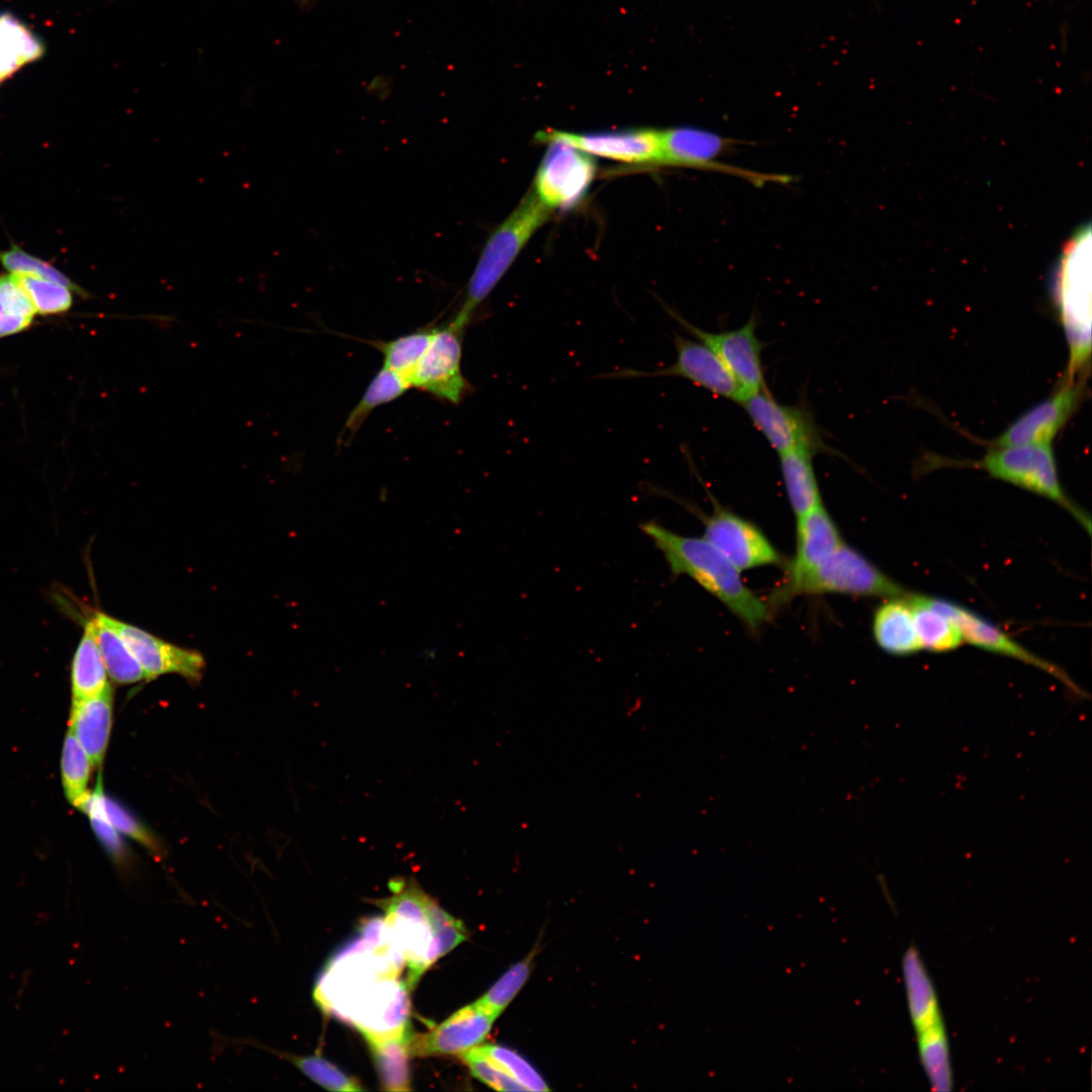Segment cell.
<instances>
[{
	"instance_id": "1",
	"label": "cell",
	"mask_w": 1092,
	"mask_h": 1092,
	"mask_svg": "<svg viewBox=\"0 0 1092 1092\" xmlns=\"http://www.w3.org/2000/svg\"><path fill=\"white\" fill-rule=\"evenodd\" d=\"M640 529L663 554L672 575L691 577L754 632L768 621L769 604L744 583L741 571L705 538L679 535L656 521L644 522Z\"/></svg>"
},
{
	"instance_id": "2",
	"label": "cell",
	"mask_w": 1092,
	"mask_h": 1092,
	"mask_svg": "<svg viewBox=\"0 0 1092 1092\" xmlns=\"http://www.w3.org/2000/svg\"><path fill=\"white\" fill-rule=\"evenodd\" d=\"M551 210L531 190L487 238L469 278L464 300L452 320L467 328L533 235L549 219Z\"/></svg>"
},
{
	"instance_id": "3",
	"label": "cell",
	"mask_w": 1092,
	"mask_h": 1092,
	"mask_svg": "<svg viewBox=\"0 0 1092 1092\" xmlns=\"http://www.w3.org/2000/svg\"><path fill=\"white\" fill-rule=\"evenodd\" d=\"M827 594L890 599L906 597L911 592L843 542L811 570L796 578L785 579L774 593L769 606L782 605L797 596Z\"/></svg>"
},
{
	"instance_id": "4",
	"label": "cell",
	"mask_w": 1092,
	"mask_h": 1092,
	"mask_svg": "<svg viewBox=\"0 0 1092 1092\" xmlns=\"http://www.w3.org/2000/svg\"><path fill=\"white\" fill-rule=\"evenodd\" d=\"M977 466L994 478L1056 503L1090 533L1089 516L1070 499L1061 484L1050 444L994 447Z\"/></svg>"
},
{
	"instance_id": "5",
	"label": "cell",
	"mask_w": 1092,
	"mask_h": 1092,
	"mask_svg": "<svg viewBox=\"0 0 1092 1092\" xmlns=\"http://www.w3.org/2000/svg\"><path fill=\"white\" fill-rule=\"evenodd\" d=\"M1089 232L1076 237L1062 257L1058 274V300L1070 346V372L1082 367L1090 355Z\"/></svg>"
},
{
	"instance_id": "6",
	"label": "cell",
	"mask_w": 1092,
	"mask_h": 1092,
	"mask_svg": "<svg viewBox=\"0 0 1092 1092\" xmlns=\"http://www.w3.org/2000/svg\"><path fill=\"white\" fill-rule=\"evenodd\" d=\"M430 896L419 884L411 879L394 895L384 900L385 928L407 962L408 985L419 979L436 960L440 958L427 913Z\"/></svg>"
},
{
	"instance_id": "7",
	"label": "cell",
	"mask_w": 1092,
	"mask_h": 1092,
	"mask_svg": "<svg viewBox=\"0 0 1092 1092\" xmlns=\"http://www.w3.org/2000/svg\"><path fill=\"white\" fill-rule=\"evenodd\" d=\"M465 330L452 318L436 326L424 355L408 378L411 388L455 405L471 392L472 386L462 371Z\"/></svg>"
},
{
	"instance_id": "8",
	"label": "cell",
	"mask_w": 1092,
	"mask_h": 1092,
	"mask_svg": "<svg viewBox=\"0 0 1092 1092\" xmlns=\"http://www.w3.org/2000/svg\"><path fill=\"white\" fill-rule=\"evenodd\" d=\"M740 404L779 455L796 448H806L814 454L833 452L806 406L781 403L767 388L747 395Z\"/></svg>"
},
{
	"instance_id": "9",
	"label": "cell",
	"mask_w": 1092,
	"mask_h": 1092,
	"mask_svg": "<svg viewBox=\"0 0 1092 1092\" xmlns=\"http://www.w3.org/2000/svg\"><path fill=\"white\" fill-rule=\"evenodd\" d=\"M660 144L659 165L717 171L743 178L754 185L790 181V177L786 175L758 173L720 163L718 158L733 147L736 141L715 131L693 126L670 127L660 130Z\"/></svg>"
},
{
	"instance_id": "10",
	"label": "cell",
	"mask_w": 1092,
	"mask_h": 1092,
	"mask_svg": "<svg viewBox=\"0 0 1092 1092\" xmlns=\"http://www.w3.org/2000/svg\"><path fill=\"white\" fill-rule=\"evenodd\" d=\"M534 178L533 193L549 210L567 209L582 200L596 175L590 155L551 142Z\"/></svg>"
},
{
	"instance_id": "11",
	"label": "cell",
	"mask_w": 1092,
	"mask_h": 1092,
	"mask_svg": "<svg viewBox=\"0 0 1092 1092\" xmlns=\"http://www.w3.org/2000/svg\"><path fill=\"white\" fill-rule=\"evenodd\" d=\"M675 361L661 369L641 371L631 368L609 372L600 378H642L669 376L687 379L712 394L738 403L743 399L742 390L725 364L706 344L689 340L673 333Z\"/></svg>"
},
{
	"instance_id": "12",
	"label": "cell",
	"mask_w": 1092,
	"mask_h": 1092,
	"mask_svg": "<svg viewBox=\"0 0 1092 1092\" xmlns=\"http://www.w3.org/2000/svg\"><path fill=\"white\" fill-rule=\"evenodd\" d=\"M668 313L695 339L716 353L739 384L743 398L766 389L761 357L763 345L756 335L755 315H751L738 329L711 333L694 326L671 309H668Z\"/></svg>"
},
{
	"instance_id": "13",
	"label": "cell",
	"mask_w": 1092,
	"mask_h": 1092,
	"mask_svg": "<svg viewBox=\"0 0 1092 1092\" xmlns=\"http://www.w3.org/2000/svg\"><path fill=\"white\" fill-rule=\"evenodd\" d=\"M739 571L786 561L766 535L752 522L720 507L704 519V536Z\"/></svg>"
},
{
	"instance_id": "14",
	"label": "cell",
	"mask_w": 1092,
	"mask_h": 1092,
	"mask_svg": "<svg viewBox=\"0 0 1092 1092\" xmlns=\"http://www.w3.org/2000/svg\"><path fill=\"white\" fill-rule=\"evenodd\" d=\"M541 143L559 142L588 155L634 165H659L661 156L660 130L636 128L600 132L540 131Z\"/></svg>"
},
{
	"instance_id": "15",
	"label": "cell",
	"mask_w": 1092,
	"mask_h": 1092,
	"mask_svg": "<svg viewBox=\"0 0 1092 1092\" xmlns=\"http://www.w3.org/2000/svg\"><path fill=\"white\" fill-rule=\"evenodd\" d=\"M110 622L140 663L146 679L168 673L191 680L201 678L205 660L199 651L173 644L111 616Z\"/></svg>"
},
{
	"instance_id": "16",
	"label": "cell",
	"mask_w": 1092,
	"mask_h": 1092,
	"mask_svg": "<svg viewBox=\"0 0 1092 1092\" xmlns=\"http://www.w3.org/2000/svg\"><path fill=\"white\" fill-rule=\"evenodd\" d=\"M928 599L934 608L957 625L964 642L1038 667L1074 687L1061 668L1025 648L988 619L956 602L933 597Z\"/></svg>"
},
{
	"instance_id": "17",
	"label": "cell",
	"mask_w": 1092,
	"mask_h": 1092,
	"mask_svg": "<svg viewBox=\"0 0 1092 1092\" xmlns=\"http://www.w3.org/2000/svg\"><path fill=\"white\" fill-rule=\"evenodd\" d=\"M495 1018L474 1002L459 1009L429 1032L410 1037V1053L419 1057L460 1055L485 1039Z\"/></svg>"
},
{
	"instance_id": "18",
	"label": "cell",
	"mask_w": 1092,
	"mask_h": 1092,
	"mask_svg": "<svg viewBox=\"0 0 1092 1092\" xmlns=\"http://www.w3.org/2000/svg\"><path fill=\"white\" fill-rule=\"evenodd\" d=\"M1080 387L1071 382L1017 418L996 440L994 447L1051 444L1075 412Z\"/></svg>"
},
{
	"instance_id": "19",
	"label": "cell",
	"mask_w": 1092,
	"mask_h": 1092,
	"mask_svg": "<svg viewBox=\"0 0 1092 1092\" xmlns=\"http://www.w3.org/2000/svg\"><path fill=\"white\" fill-rule=\"evenodd\" d=\"M796 518V552L785 566V579L796 578L811 570L844 542L823 503Z\"/></svg>"
},
{
	"instance_id": "20",
	"label": "cell",
	"mask_w": 1092,
	"mask_h": 1092,
	"mask_svg": "<svg viewBox=\"0 0 1092 1092\" xmlns=\"http://www.w3.org/2000/svg\"><path fill=\"white\" fill-rule=\"evenodd\" d=\"M112 706L111 686L96 696L72 701L69 730L93 766H99L104 759L112 727Z\"/></svg>"
},
{
	"instance_id": "21",
	"label": "cell",
	"mask_w": 1092,
	"mask_h": 1092,
	"mask_svg": "<svg viewBox=\"0 0 1092 1092\" xmlns=\"http://www.w3.org/2000/svg\"><path fill=\"white\" fill-rule=\"evenodd\" d=\"M911 594L906 597L884 599L874 611L872 620L874 640L888 654L906 656L921 650L909 599Z\"/></svg>"
},
{
	"instance_id": "22",
	"label": "cell",
	"mask_w": 1092,
	"mask_h": 1092,
	"mask_svg": "<svg viewBox=\"0 0 1092 1092\" xmlns=\"http://www.w3.org/2000/svg\"><path fill=\"white\" fill-rule=\"evenodd\" d=\"M902 972L907 1006L915 1033L942 1024L934 986L914 946H909L903 956Z\"/></svg>"
},
{
	"instance_id": "23",
	"label": "cell",
	"mask_w": 1092,
	"mask_h": 1092,
	"mask_svg": "<svg viewBox=\"0 0 1092 1092\" xmlns=\"http://www.w3.org/2000/svg\"><path fill=\"white\" fill-rule=\"evenodd\" d=\"M814 455L806 448H796L779 455L785 489L796 517L822 503L813 465Z\"/></svg>"
},
{
	"instance_id": "24",
	"label": "cell",
	"mask_w": 1092,
	"mask_h": 1092,
	"mask_svg": "<svg viewBox=\"0 0 1092 1092\" xmlns=\"http://www.w3.org/2000/svg\"><path fill=\"white\" fill-rule=\"evenodd\" d=\"M95 637L90 616L83 621V633L76 646L71 665L73 700L96 696L110 684Z\"/></svg>"
},
{
	"instance_id": "25",
	"label": "cell",
	"mask_w": 1092,
	"mask_h": 1092,
	"mask_svg": "<svg viewBox=\"0 0 1092 1092\" xmlns=\"http://www.w3.org/2000/svg\"><path fill=\"white\" fill-rule=\"evenodd\" d=\"M90 618L108 676L119 685L146 679L140 663L112 626L110 616L94 610Z\"/></svg>"
},
{
	"instance_id": "26",
	"label": "cell",
	"mask_w": 1092,
	"mask_h": 1092,
	"mask_svg": "<svg viewBox=\"0 0 1092 1092\" xmlns=\"http://www.w3.org/2000/svg\"><path fill=\"white\" fill-rule=\"evenodd\" d=\"M915 631L921 646L931 652H947L965 642L957 625L934 608L927 596L912 593L909 597Z\"/></svg>"
},
{
	"instance_id": "27",
	"label": "cell",
	"mask_w": 1092,
	"mask_h": 1092,
	"mask_svg": "<svg viewBox=\"0 0 1092 1092\" xmlns=\"http://www.w3.org/2000/svg\"><path fill=\"white\" fill-rule=\"evenodd\" d=\"M410 388L411 385L404 377L382 367L375 373L350 412L340 435L341 440L349 443L375 408L397 399Z\"/></svg>"
},
{
	"instance_id": "28",
	"label": "cell",
	"mask_w": 1092,
	"mask_h": 1092,
	"mask_svg": "<svg viewBox=\"0 0 1092 1092\" xmlns=\"http://www.w3.org/2000/svg\"><path fill=\"white\" fill-rule=\"evenodd\" d=\"M381 1084L385 1090H411L408 1069L410 1037L405 1030L396 1034L367 1038Z\"/></svg>"
},
{
	"instance_id": "29",
	"label": "cell",
	"mask_w": 1092,
	"mask_h": 1092,
	"mask_svg": "<svg viewBox=\"0 0 1092 1092\" xmlns=\"http://www.w3.org/2000/svg\"><path fill=\"white\" fill-rule=\"evenodd\" d=\"M915 1034L920 1062L931 1088L950 1091L953 1080L944 1023Z\"/></svg>"
},
{
	"instance_id": "30",
	"label": "cell",
	"mask_w": 1092,
	"mask_h": 1092,
	"mask_svg": "<svg viewBox=\"0 0 1092 1092\" xmlns=\"http://www.w3.org/2000/svg\"><path fill=\"white\" fill-rule=\"evenodd\" d=\"M42 53L38 39L15 18L0 16V82Z\"/></svg>"
},
{
	"instance_id": "31",
	"label": "cell",
	"mask_w": 1092,
	"mask_h": 1092,
	"mask_svg": "<svg viewBox=\"0 0 1092 1092\" xmlns=\"http://www.w3.org/2000/svg\"><path fill=\"white\" fill-rule=\"evenodd\" d=\"M435 328L436 325L430 324L389 341H373L371 345L381 353L383 367L408 381L432 339Z\"/></svg>"
},
{
	"instance_id": "32",
	"label": "cell",
	"mask_w": 1092,
	"mask_h": 1092,
	"mask_svg": "<svg viewBox=\"0 0 1092 1092\" xmlns=\"http://www.w3.org/2000/svg\"><path fill=\"white\" fill-rule=\"evenodd\" d=\"M91 760L75 735L69 730L63 745L61 770L68 800L81 809L89 796L87 790Z\"/></svg>"
},
{
	"instance_id": "33",
	"label": "cell",
	"mask_w": 1092,
	"mask_h": 1092,
	"mask_svg": "<svg viewBox=\"0 0 1092 1092\" xmlns=\"http://www.w3.org/2000/svg\"><path fill=\"white\" fill-rule=\"evenodd\" d=\"M244 1042L246 1044L254 1045L256 1048H261L265 1051L272 1052L280 1056L281 1058H284L285 1060L292 1063L306 1077L329 1090L346 1092L363 1090V1087L355 1078L348 1076L335 1065L318 1056H293L273 1051L269 1048L259 1044V1042H255L252 1040H244Z\"/></svg>"
},
{
	"instance_id": "34",
	"label": "cell",
	"mask_w": 1092,
	"mask_h": 1092,
	"mask_svg": "<svg viewBox=\"0 0 1092 1092\" xmlns=\"http://www.w3.org/2000/svg\"><path fill=\"white\" fill-rule=\"evenodd\" d=\"M27 293L36 314L59 315L73 305V290L63 284L43 278L13 274Z\"/></svg>"
},
{
	"instance_id": "35",
	"label": "cell",
	"mask_w": 1092,
	"mask_h": 1092,
	"mask_svg": "<svg viewBox=\"0 0 1092 1092\" xmlns=\"http://www.w3.org/2000/svg\"><path fill=\"white\" fill-rule=\"evenodd\" d=\"M534 952L512 966L477 1001L489 1013L497 1017L512 1002L528 980Z\"/></svg>"
},
{
	"instance_id": "36",
	"label": "cell",
	"mask_w": 1092,
	"mask_h": 1092,
	"mask_svg": "<svg viewBox=\"0 0 1092 1092\" xmlns=\"http://www.w3.org/2000/svg\"><path fill=\"white\" fill-rule=\"evenodd\" d=\"M500 1068L518 1082L525 1091H548L549 1087L537 1070L515 1051L503 1045L488 1043L477 1045Z\"/></svg>"
},
{
	"instance_id": "37",
	"label": "cell",
	"mask_w": 1092,
	"mask_h": 1092,
	"mask_svg": "<svg viewBox=\"0 0 1092 1092\" xmlns=\"http://www.w3.org/2000/svg\"><path fill=\"white\" fill-rule=\"evenodd\" d=\"M0 263L11 274L43 278L68 286L79 295H86L82 288L64 273L49 263L25 253L18 247L14 246L10 250L0 252Z\"/></svg>"
},
{
	"instance_id": "38",
	"label": "cell",
	"mask_w": 1092,
	"mask_h": 1092,
	"mask_svg": "<svg viewBox=\"0 0 1092 1092\" xmlns=\"http://www.w3.org/2000/svg\"><path fill=\"white\" fill-rule=\"evenodd\" d=\"M102 794L101 788L98 786L95 792L89 794L81 810L89 815L96 834L115 863L122 866L125 860V850L118 837L117 830L111 825L103 811Z\"/></svg>"
},
{
	"instance_id": "39",
	"label": "cell",
	"mask_w": 1092,
	"mask_h": 1092,
	"mask_svg": "<svg viewBox=\"0 0 1092 1092\" xmlns=\"http://www.w3.org/2000/svg\"><path fill=\"white\" fill-rule=\"evenodd\" d=\"M459 1057L468 1066L471 1074L498 1091H525L524 1088L509 1076L498 1064L482 1053L478 1046L472 1048Z\"/></svg>"
},
{
	"instance_id": "40",
	"label": "cell",
	"mask_w": 1092,
	"mask_h": 1092,
	"mask_svg": "<svg viewBox=\"0 0 1092 1092\" xmlns=\"http://www.w3.org/2000/svg\"><path fill=\"white\" fill-rule=\"evenodd\" d=\"M427 913L440 957L467 937L462 922L445 912L431 897L428 900Z\"/></svg>"
},
{
	"instance_id": "41",
	"label": "cell",
	"mask_w": 1092,
	"mask_h": 1092,
	"mask_svg": "<svg viewBox=\"0 0 1092 1092\" xmlns=\"http://www.w3.org/2000/svg\"><path fill=\"white\" fill-rule=\"evenodd\" d=\"M101 802L107 819L117 832L131 837L155 852L159 850L153 835L122 806L103 794Z\"/></svg>"
},
{
	"instance_id": "42",
	"label": "cell",
	"mask_w": 1092,
	"mask_h": 1092,
	"mask_svg": "<svg viewBox=\"0 0 1092 1092\" xmlns=\"http://www.w3.org/2000/svg\"><path fill=\"white\" fill-rule=\"evenodd\" d=\"M34 318L0 299V340L27 331Z\"/></svg>"
},
{
	"instance_id": "43",
	"label": "cell",
	"mask_w": 1092,
	"mask_h": 1092,
	"mask_svg": "<svg viewBox=\"0 0 1092 1092\" xmlns=\"http://www.w3.org/2000/svg\"><path fill=\"white\" fill-rule=\"evenodd\" d=\"M312 1L313 0H299V4L301 8H306L311 4Z\"/></svg>"
}]
</instances>
